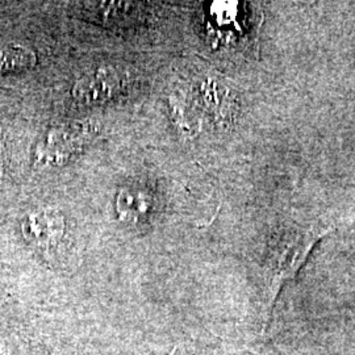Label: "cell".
Returning a JSON list of instances; mask_svg holds the SVG:
<instances>
[{"mask_svg": "<svg viewBox=\"0 0 355 355\" xmlns=\"http://www.w3.org/2000/svg\"><path fill=\"white\" fill-rule=\"evenodd\" d=\"M23 230L26 239L40 250L51 253L64 239V216L55 209L38 211L26 217Z\"/></svg>", "mask_w": 355, "mask_h": 355, "instance_id": "4", "label": "cell"}, {"mask_svg": "<svg viewBox=\"0 0 355 355\" xmlns=\"http://www.w3.org/2000/svg\"><path fill=\"white\" fill-rule=\"evenodd\" d=\"M329 230L330 229H318L313 227H292L284 229L280 233L279 239L270 249L268 257L270 311L283 284L297 274L300 267L304 265L306 257L309 255L316 242Z\"/></svg>", "mask_w": 355, "mask_h": 355, "instance_id": "1", "label": "cell"}, {"mask_svg": "<svg viewBox=\"0 0 355 355\" xmlns=\"http://www.w3.org/2000/svg\"><path fill=\"white\" fill-rule=\"evenodd\" d=\"M36 64V54L26 46L10 45L0 48V74L29 69Z\"/></svg>", "mask_w": 355, "mask_h": 355, "instance_id": "7", "label": "cell"}, {"mask_svg": "<svg viewBox=\"0 0 355 355\" xmlns=\"http://www.w3.org/2000/svg\"><path fill=\"white\" fill-rule=\"evenodd\" d=\"M127 76L112 66L91 70L76 80L73 96L78 103L95 105L108 102L124 87Z\"/></svg>", "mask_w": 355, "mask_h": 355, "instance_id": "2", "label": "cell"}, {"mask_svg": "<svg viewBox=\"0 0 355 355\" xmlns=\"http://www.w3.org/2000/svg\"><path fill=\"white\" fill-rule=\"evenodd\" d=\"M141 4L125 1H98L86 3L85 10L91 17H96L103 24H127L133 23L140 16Z\"/></svg>", "mask_w": 355, "mask_h": 355, "instance_id": "5", "label": "cell"}, {"mask_svg": "<svg viewBox=\"0 0 355 355\" xmlns=\"http://www.w3.org/2000/svg\"><path fill=\"white\" fill-rule=\"evenodd\" d=\"M91 128L71 124L51 130L40 145V155L49 165H62L91 139ZM46 164V165H48Z\"/></svg>", "mask_w": 355, "mask_h": 355, "instance_id": "3", "label": "cell"}, {"mask_svg": "<svg viewBox=\"0 0 355 355\" xmlns=\"http://www.w3.org/2000/svg\"><path fill=\"white\" fill-rule=\"evenodd\" d=\"M153 207L152 196L140 187H127L117 198V212L125 221H137L149 215Z\"/></svg>", "mask_w": 355, "mask_h": 355, "instance_id": "6", "label": "cell"}]
</instances>
